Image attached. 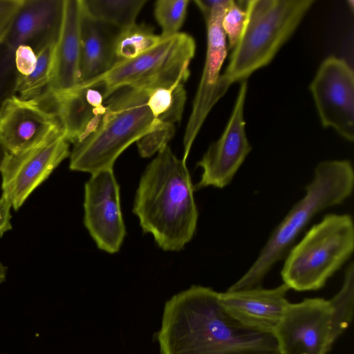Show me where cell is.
Wrapping results in <instances>:
<instances>
[{
	"instance_id": "6da1fadb",
	"label": "cell",
	"mask_w": 354,
	"mask_h": 354,
	"mask_svg": "<svg viewBox=\"0 0 354 354\" xmlns=\"http://www.w3.org/2000/svg\"><path fill=\"white\" fill-rule=\"evenodd\" d=\"M157 340L160 354H281L274 333L241 324L224 310L218 292L202 286L165 303Z\"/></svg>"
},
{
	"instance_id": "7a4b0ae2",
	"label": "cell",
	"mask_w": 354,
	"mask_h": 354,
	"mask_svg": "<svg viewBox=\"0 0 354 354\" xmlns=\"http://www.w3.org/2000/svg\"><path fill=\"white\" fill-rule=\"evenodd\" d=\"M145 233L165 251H179L195 233L198 212L186 162L167 145L143 172L133 208Z\"/></svg>"
},
{
	"instance_id": "3957f363",
	"label": "cell",
	"mask_w": 354,
	"mask_h": 354,
	"mask_svg": "<svg viewBox=\"0 0 354 354\" xmlns=\"http://www.w3.org/2000/svg\"><path fill=\"white\" fill-rule=\"evenodd\" d=\"M354 172L347 160H324L314 170L305 194L275 227L257 258L227 290L260 286L274 265L282 259L313 218L325 209L343 203L353 193Z\"/></svg>"
},
{
	"instance_id": "277c9868",
	"label": "cell",
	"mask_w": 354,
	"mask_h": 354,
	"mask_svg": "<svg viewBox=\"0 0 354 354\" xmlns=\"http://www.w3.org/2000/svg\"><path fill=\"white\" fill-rule=\"evenodd\" d=\"M162 85L167 84L151 80L121 88L106 98V111L96 129L73 144L70 169L91 174L111 169L128 147L158 128L162 122L153 116L147 99L152 88Z\"/></svg>"
},
{
	"instance_id": "5b68a950",
	"label": "cell",
	"mask_w": 354,
	"mask_h": 354,
	"mask_svg": "<svg viewBox=\"0 0 354 354\" xmlns=\"http://www.w3.org/2000/svg\"><path fill=\"white\" fill-rule=\"evenodd\" d=\"M314 0H249L239 41L218 84L221 98L228 88L267 66L293 35Z\"/></svg>"
},
{
	"instance_id": "8992f818",
	"label": "cell",
	"mask_w": 354,
	"mask_h": 354,
	"mask_svg": "<svg viewBox=\"0 0 354 354\" xmlns=\"http://www.w3.org/2000/svg\"><path fill=\"white\" fill-rule=\"evenodd\" d=\"M354 266L346 268L337 293L330 299L288 303L274 335L281 354H327L353 319Z\"/></svg>"
},
{
	"instance_id": "52a82bcc",
	"label": "cell",
	"mask_w": 354,
	"mask_h": 354,
	"mask_svg": "<svg viewBox=\"0 0 354 354\" xmlns=\"http://www.w3.org/2000/svg\"><path fill=\"white\" fill-rule=\"evenodd\" d=\"M354 249L351 215L330 214L289 250L281 275L289 289L317 290L346 263Z\"/></svg>"
},
{
	"instance_id": "ba28073f",
	"label": "cell",
	"mask_w": 354,
	"mask_h": 354,
	"mask_svg": "<svg viewBox=\"0 0 354 354\" xmlns=\"http://www.w3.org/2000/svg\"><path fill=\"white\" fill-rule=\"evenodd\" d=\"M196 51L194 38L178 32L162 39L156 46L130 59L115 63L104 74L77 85L101 91L104 101L118 89L140 85L151 80H187L189 66Z\"/></svg>"
},
{
	"instance_id": "9c48e42d",
	"label": "cell",
	"mask_w": 354,
	"mask_h": 354,
	"mask_svg": "<svg viewBox=\"0 0 354 354\" xmlns=\"http://www.w3.org/2000/svg\"><path fill=\"white\" fill-rule=\"evenodd\" d=\"M230 0H201L207 27V51L201 81L183 138V160L186 162L192 144L208 113L220 99L218 95L221 66L227 56L226 37L222 21Z\"/></svg>"
},
{
	"instance_id": "30bf717a",
	"label": "cell",
	"mask_w": 354,
	"mask_h": 354,
	"mask_svg": "<svg viewBox=\"0 0 354 354\" xmlns=\"http://www.w3.org/2000/svg\"><path fill=\"white\" fill-rule=\"evenodd\" d=\"M69 147L61 129L30 149L9 153L1 172V189L15 210L19 209L30 194L70 156Z\"/></svg>"
},
{
	"instance_id": "8fae6325",
	"label": "cell",
	"mask_w": 354,
	"mask_h": 354,
	"mask_svg": "<svg viewBox=\"0 0 354 354\" xmlns=\"http://www.w3.org/2000/svg\"><path fill=\"white\" fill-rule=\"evenodd\" d=\"M324 127L333 128L342 137L354 140V75L347 62L334 56L320 65L310 85Z\"/></svg>"
},
{
	"instance_id": "7c38bea8",
	"label": "cell",
	"mask_w": 354,
	"mask_h": 354,
	"mask_svg": "<svg viewBox=\"0 0 354 354\" xmlns=\"http://www.w3.org/2000/svg\"><path fill=\"white\" fill-rule=\"evenodd\" d=\"M84 223L97 248L119 251L126 234L120 187L113 168L91 174L84 186Z\"/></svg>"
},
{
	"instance_id": "4fadbf2b",
	"label": "cell",
	"mask_w": 354,
	"mask_h": 354,
	"mask_svg": "<svg viewBox=\"0 0 354 354\" xmlns=\"http://www.w3.org/2000/svg\"><path fill=\"white\" fill-rule=\"evenodd\" d=\"M247 81L241 82L234 106L221 136L212 142L197 165L202 168L196 189L223 188L230 184L252 150L245 132L243 116Z\"/></svg>"
},
{
	"instance_id": "5bb4252c",
	"label": "cell",
	"mask_w": 354,
	"mask_h": 354,
	"mask_svg": "<svg viewBox=\"0 0 354 354\" xmlns=\"http://www.w3.org/2000/svg\"><path fill=\"white\" fill-rule=\"evenodd\" d=\"M61 129L57 115L39 100L15 95L0 107V142L10 154L39 145Z\"/></svg>"
},
{
	"instance_id": "9a60e30c",
	"label": "cell",
	"mask_w": 354,
	"mask_h": 354,
	"mask_svg": "<svg viewBox=\"0 0 354 354\" xmlns=\"http://www.w3.org/2000/svg\"><path fill=\"white\" fill-rule=\"evenodd\" d=\"M289 288L284 283L274 288L260 286L219 292L224 310L250 328L274 333L289 303L286 295Z\"/></svg>"
},
{
	"instance_id": "2e32d148",
	"label": "cell",
	"mask_w": 354,
	"mask_h": 354,
	"mask_svg": "<svg viewBox=\"0 0 354 354\" xmlns=\"http://www.w3.org/2000/svg\"><path fill=\"white\" fill-rule=\"evenodd\" d=\"M64 0H23L3 43L15 50L30 46L36 54L56 42L61 29Z\"/></svg>"
},
{
	"instance_id": "e0dca14e",
	"label": "cell",
	"mask_w": 354,
	"mask_h": 354,
	"mask_svg": "<svg viewBox=\"0 0 354 354\" xmlns=\"http://www.w3.org/2000/svg\"><path fill=\"white\" fill-rule=\"evenodd\" d=\"M80 0H64V15L55 44L50 83L44 93L71 89L80 84Z\"/></svg>"
},
{
	"instance_id": "ac0fdd59",
	"label": "cell",
	"mask_w": 354,
	"mask_h": 354,
	"mask_svg": "<svg viewBox=\"0 0 354 354\" xmlns=\"http://www.w3.org/2000/svg\"><path fill=\"white\" fill-rule=\"evenodd\" d=\"M81 8L80 83L104 74L116 63L113 44L119 31L89 17L83 10L82 4Z\"/></svg>"
},
{
	"instance_id": "d6986e66",
	"label": "cell",
	"mask_w": 354,
	"mask_h": 354,
	"mask_svg": "<svg viewBox=\"0 0 354 354\" xmlns=\"http://www.w3.org/2000/svg\"><path fill=\"white\" fill-rule=\"evenodd\" d=\"M51 110L57 115L66 139L75 144L93 132L106 111L105 104L99 108L92 106L84 92L76 86L58 93H44Z\"/></svg>"
},
{
	"instance_id": "ffe728a7",
	"label": "cell",
	"mask_w": 354,
	"mask_h": 354,
	"mask_svg": "<svg viewBox=\"0 0 354 354\" xmlns=\"http://www.w3.org/2000/svg\"><path fill=\"white\" fill-rule=\"evenodd\" d=\"M83 10L91 18L122 30L136 24L147 0H80Z\"/></svg>"
},
{
	"instance_id": "44dd1931",
	"label": "cell",
	"mask_w": 354,
	"mask_h": 354,
	"mask_svg": "<svg viewBox=\"0 0 354 354\" xmlns=\"http://www.w3.org/2000/svg\"><path fill=\"white\" fill-rule=\"evenodd\" d=\"M185 82L152 88L147 99V106L157 120L174 124L181 119L186 101Z\"/></svg>"
},
{
	"instance_id": "7402d4cb",
	"label": "cell",
	"mask_w": 354,
	"mask_h": 354,
	"mask_svg": "<svg viewBox=\"0 0 354 354\" xmlns=\"http://www.w3.org/2000/svg\"><path fill=\"white\" fill-rule=\"evenodd\" d=\"M162 38L145 24H133L120 30L114 39L116 63L134 58L158 44Z\"/></svg>"
},
{
	"instance_id": "603a6c76",
	"label": "cell",
	"mask_w": 354,
	"mask_h": 354,
	"mask_svg": "<svg viewBox=\"0 0 354 354\" xmlns=\"http://www.w3.org/2000/svg\"><path fill=\"white\" fill-rule=\"evenodd\" d=\"M56 42L43 47L37 53L36 66L28 76L19 75L17 95L25 100H38L48 87L53 75Z\"/></svg>"
},
{
	"instance_id": "cb8c5ba5",
	"label": "cell",
	"mask_w": 354,
	"mask_h": 354,
	"mask_svg": "<svg viewBox=\"0 0 354 354\" xmlns=\"http://www.w3.org/2000/svg\"><path fill=\"white\" fill-rule=\"evenodd\" d=\"M189 0H158L154 5V16L162 29V39L179 32L186 18Z\"/></svg>"
},
{
	"instance_id": "d4e9b609",
	"label": "cell",
	"mask_w": 354,
	"mask_h": 354,
	"mask_svg": "<svg viewBox=\"0 0 354 354\" xmlns=\"http://www.w3.org/2000/svg\"><path fill=\"white\" fill-rule=\"evenodd\" d=\"M15 50L4 43L0 44V107L17 95L19 74L15 66Z\"/></svg>"
},
{
	"instance_id": "484cf974",
	"label": "cell",
	"mask_w": 354,
	"mask_h": 354,
	"mask_svg": "<svg viewBox=\"0 0 354 354\" xmlns=\"http://www.w3.org/2000/svg\"><path fill=\"white\" fill-rule=\"evenodd\" d=\"M175 133L174 125L162 122L155 130L147 133L136 142L140 155L149 158L168 145Z\"/></svg>"
},
{
	"instance_id": "4316f807",
	"label": "cell",
	"mask_w": 354,
	"mask_h": 354,
	"mask_svg": "<svg viewBox=\"0 0 354 354\" xmlns=\"http://www.w3.org/2000/svg\"><path fill=\"white\" fill-rule=\"evenodd\" d=\"M245 21V9L230 0L222 21L225 37L228 39L229 49H233L239 41Z\"/></svg>"
},
{
	"instance_id": "83f0119b",
	"label": "cell",
	"mask_w": 354,
	"mask_h": 354,
	"mask_svg": "<svg viewBox=\"0 0 354 354\" xmlns=\"http://www.w3.org/2000/svg\"><path fill=\"white\" fill-rule=\"evenodd\" d=\"M37 59V54L30 46L20 45L15 50V66L22 76H28L33 71Z\"/></svg>"
},
{
	"instance_id": "f1b7e54d",
	"label": "cell",
	"mask_w": 354,
	"mask_h": 354,
	"mask_svg": "<svg viewBox=\"0 0 354 354\" xmlns=\"http://www.w3.org/2000/svg\"><path fill=\"white\" fill-rule=\"evenodd\" d=\"M23 0H0V44L6 37Z\"/></svg>"
},
{
	"instance_id": "f546056e",
	"label": "cell",
	"mask_w": 354,
	"mask_h": 354,
	"mask_svg": "<svg viewBox=\"0 0 354 354\" xmlns=\"http://www.w3.org/2000/svg\"><path fill=\"white\" fill-rule=\"evenodd\" d=\"M11 208L12 207L10 201L2 194L0 198V238L5 232L12 229Z\"/></svg>"
},
{
	"instance_id": "4dcf8cb0",
	"label": "cell",
	"mask_w": 354,
	"mask_h": 354,
	"mask_svg": "<svg viewBox=\"0 0 354 354\" xmlns=\"http://www.w3.org/2000/svg\"><path fill=\"white\" fill-rule=\"evenodd\" d=\"M8 155L9 153L0 142V174Z\"/></svg>"
},
{
	"instance_id": "1f68e13d",
	"label": "cell",
	"mask_w": 354,
	"mask_h": 354,
	"mask_svg": "<svg viewBox=\"0 0 354 354\" xmlns=\"http://www.w3.org/2000/svg\"><path fill=\"white\" fill-rule=\"evenodd\" d=\"M6 277V268L0 263V284L3 283Z\"/></svg>"
}]
</instances>
